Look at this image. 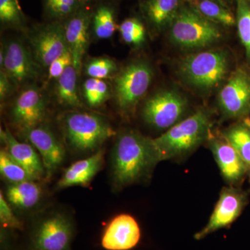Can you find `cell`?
I'll return each mask as SVG.
<instances>
[{
  "instance_id": "1",
  "label": "cell",
  "mask_w": 250,
  "mask_h": 250,
  "mask_svg": "<svg viewBox=\"0 0 250 250\" xmlns=\"http://www.w3.org/2000/svg\"><path fill=\"white\" fill-rule=\"evenodd\" d=\"M151 139L128 130L117 139L112 154L113 182L118 188L147 177L157 164Z\"/></svg>"
},
{
  "instance_id": "2",
  "label": "cell",
  "mask_w": 250,
  "mask_h": 250,
  "mask_svg": "<svg viewBox=\"0 0 250 250\" xmlns=\"http://www.w3.org/2000/svg\"><path fill=\"white\" fill-rule=\"evenodd\" d=\"M209 115L200 110L179 121L156 139H151L157 162L184 156L210 136Z\"/></svg>"
},
{
  "instance_id": "3",
  "label": "cell",
  "mask_w": 250,
  "mask_h": 250,
  "mask_svg": "<svg viewBox=\"0 0 250 250\" xmlns=\"http://www.w3.org/2000/svg\"><path fill=\"white\" fill-rule=\"evenodd\" d=\"M62 129L67 144L77 151L93 152L116 135L104 118L85 111L67 113L62 119Z\"/></svg>"
},
{
  "instance_id": "4",
  "label": "cell",
  "mask_w": 250,
  "mask_h": 250,
  "mask_svg": "<svg viewBox=\"0 0 250 250\" xmlns=\"http://www.w3.org/2000/svg\"><path fill=\"white\" fill-rule=\"evenodd\" d=\"M169 25L171 40L183 48L206 47L222 37L218 24L204 17L190 6L181 7Z\"/></svg>"
},
{
  "instance_id": "5",
  "label": "cell",
  "mask_w": 250,
  "mask_h": 250,
  "mask_svg": "<svg viewBox=\"0 0 250 250\" xmlns=\"http://www.w3.org/2000/svg\"><path fill=\"white\" fill-rule=\"evenodd\" d=\"M228 68V57L225 52L206 51L184 59L180 73L188 84L207 90L216 87L224 80Z\"/></svg>"
},
{
  "instance_id": "6",
  "label": "cell",
  "mask_w": 250,
  "mask_h": 250,
  "mask_svg": "<svg viewBox=\"0 0 250 250\" xmlns=\"http://www.w3.org/2000/svg\"><path fill=\"white\" fill-rule=\"evenodd\" d=\"M152 78L147 62L138 61L126 65L116 75L114 95L118 108L124 114H131L146 95Z\"/></svg>"
},
{
  "instance_id": "7",
  "label": "cell",
  "mask_w": 250,
  "mask_h": 250,
  "mask_svg": "<svg viewBox=\"0 0 250 250\" xmlns=\"http://www.w3.org/2000/svg\"><path fill=\"white\" fill-rule=\"evenodd\" d=\"M187 107V100L180 93L172 90H162L145 103L143 119L156 129H170L180 121Z\"/></svg>"
},
{
  "instance_id": "8",
  "label": "cell",
  "mask_w": 250,
  "mask_h": 250,
  "mask_svg": "<svg viewBox=\"0 0 250 250\" xmlns=\"http://www.w3.org/2000/svg\"><path fill=\"white\" fill-rule=\"evenodd\" d=\"M73 228L68 218L54 213L38 224L31 238L32 250H70Z\"/></svg>"
},
{
  "instance_id": "9",
  "label": "cell",
  "mask_w": 250,
  "mask_h": 250,
  "mask_svg": "<svg viewBox=\"0 0 250 250\" xmlns=\"http://www.w3.org/2000/svg\"><path fill=\"white\" fill-rule=\"evenodd\" d=\"M4 46V59L1 70H4L15 86L28 85L39 76V65L31 49L18 40L8 41Z\"/></svg>"
},
{
  "instance_id": "10",
  "label": "cell",
  "mask_w": 250,
  "mask_h": 250,
  "mask_svg": "<svg viewBox=\"0 0 250 250\" xmlns=\"http://www.w3.org/2000/svg\"><path fill=\"white\" fill-rule=\"evenodd\" d=\"M45 110L46 99L42 90L36 85H26L13 103L11 121L26 134L41 125L45 118Z\"/></svg>"
},
{
  "instance_id": "11",
  "label": "cell",
  "mask_w": 250,
  "mask_h": 250,
  "mask_svg": "<svg viewBox=\"0 0 250 250\" xmlns=\"http://www.w3.org/2000/svg\"><path fill=\"white\" fill-rule=\"evenodd\" d=\"M246 203L244 192L233 187L223 188L209 220L195 233V239L200 241L212 233L229 228L241 215Z\"/></svg>"
},
{
  "instance_id": "12",
  "label": "cell",
  "mask_w": 250,
  "mask_h": 250,
  "mask_svg": "<svg viewBox=\"0 0 250 250\" xmlns=\"http://www.w3.org/2000/svg\"><path fill=\"white\" fill-rule=\"evenodd\" d=\"M220 109L225 116L241 118L250 113V75L243 70L233 72L218 95Z\"/></svg>"
},
{
  "instance_id": "13",
  "label": "cell",
  "mask_w": 250,
  "mask_h": 250,
  "mask_svg": "<svg viewBox=\"0 0 250 250\" xmlns=\"http://www.w3.org/2000/svg\"><path fill=\"white\" fill-rule=\"evenodd\" d=\"M31 51L41 67L48 68L67 47L65 27L60 24H51L36 31L30 37Z\"/></svg>"
},
{
  "instance_id": "14",
  "label": "cell",
  "mask_w": 250,
  "mask_h": 250,
  "mask_svg": "<svg viewBox=\"0 0 250 250\" xmlns=\"http://www.w3.org/2000/svg\"><path fill=\"white\" fill-rule=\"evenodd\" d=\"M142 231L137 220L122 213L112 219L104 231L102 246L106 250H132L139 246Z\"/></svg>"
},
{
  "instance_id": "15",
  "label": "cell",
  "mask_w": 250,
  "mask_h": 250,
  "mask_svg": "<svg viewBox=\"0 0 250 250\" xmlns=\"http://www.w3.org/2000/svg\"><path fill=\"white\" fill-rule=\"evenodd\" d=\"M208 142L225 180L231 184L240 183L246 176L249 166L223 136H210Z\"/></svg>"
},
{
  "instance_id": "16",
  "label": "cell",
  "mask_w": 250,
  "mask_h": 250,
  "mask_svg": "<svg viewBox=\"0 0 250 250\" xmlns=\"http://www.w3.org/2000/svg\"><path fill=\"white\" fill-rule=\"evenodd\" d=\"M25 134L31 146L40 154L45 173L50 176L63 163L65 148L47 126L39 125Z\"/></svg>"
},
{
  "instance_id": "17",
  "label": "cell",
  "mask_w": 250,
  "mask_h": 250,
  "mask_svg": "<svg viewBox=\"0 0 250 250\" xmlns=\"http://www.w3.org/2000/svg\"><path fill=\"white\" fill-rule=\"evenodd\" d=\"M0 136L9 155L29 172L34 181L41 179L45 170L35 148L27 143L19 142L7 128L0 130Z\"/></svg>"
},
{
  "instance_id": "18",
  "label": "cell",
  "mask_w": 250,
  "mask_h": 250,
  "mask_svg": "<svg viewBox=\"0 0 250 250\" xmlns=\"http://www.w3.org/2000/svg\"><path fill=\"white\" fill-rule=\"evenodd\" d=\"M64 27L67 47L72 56L74 67L80 74L83 57L89 45V15L85 12L78 13L70 18Z\"/></svg>"
},
{
  "instance_id": "19",
  "label": "cell",
  "mask_w": 250,
  "mask_h": 250,
  "mask_svg": "<svg viewBox=\"0 0 250 250\" xmlns=\"http://www.w3.org/2000/svg\"><path fill=\"white\" fill-rule=\"evenodd\" d=\"M104 156V152L100 149L89 157L72 164L64 171L57 183V188H66L77 186L87 187L102 168Z\"/></svg>"
},
{
  "instance_id": "20",
  "label": "cell",
  "mask_w": 250,
  "mask_h": 250,
  "mask_svg": "<svg viewBox=\"0 0 250 250\" xmlns=\"http://www.w3.org/2000/svg\"><path fill=\"white\" fill-rule=\"evenodd\" d=\"M6 200L19 209H30L40 202L42 191L34 181L11 184L6 190Z\"/></svg>"
},
{
  "instance_id": "21",
  "label": "cell",
  "mask_w": 250,
  "mask_h": 250,
  "mask_svg": "<svg viewBox=\"0 0 250 250\" xmlns=\"http://www.w3.org/2000/svg\"><path fill=\"white\" fill-rule=\"evenodd\" d=\"M79 75L75 67L72 65L56 80L55 95L61 104L74 108L83 107L77 86Z\"/></svg>"
},
{
  "instance_id": "22",
  "label": "cell",
  "mask_w": 250,
  "mask_h": 250,
  "mask_svg": "<svg viewBox=\"0 0 250 250\" xmlns=\"http://www.w3.org/2000/svg\"><path fill=\"white\" fill-rule=\"evenodd\" d=\"M180 8V0H147L145 13L153 27L160 29L170 24Z\"/></svg>"
},
{
  "instance_id": "23",
  "label": "cell",
  "mask_w": 250,
  "mask_h": 250,
  "mask_svg": "<svg viewBox=\"0 0 250 250\" xmlns=\"http://www.w3.org/2000/svg\"><path fill=\"white\" fill-rule=\"evenodd\" d=\"M189 4L199 14L216 24L231 27L236 23L234 16L228 9L214 0H189Z\"/></svg>"
},
{
  "instance_id": "24",
  "label": "cell",
  "mask_w": 250,
  "mask_h": 250,
  "mask_svg": "<svg viewBox=\"0 0 250 250\" xmlns=\"http://www.w3.org/2000/svg\"><path fill=\"white\" fill-rule=\"evenodd\" d=\"M223 136L250 167V125H233L224 131Z\"/></svg>"
},
{
  "instance_id": "25",
  "label": "cell",
  "mask_w": 250,
  "mask_h": 250,
  "mask_svg": "<svg viewBox=\"0 0 250 250\" xmlns=\"http://www.w3.org/2000/svg\"><path fill=\"white\" fill-rule=\"evenodd\" d=\"M83 96L91 107L101 106L111 96V89L104 80L88 78L83 82Z\"/></svg>"
},
{
  "instance_id": "26",
  "label": "cell",
  "mask_w": 250,
  "mask_h": 250,
  "mask_svg": "<svg viewBox=\"0 0 250 250\" xmlns=\"http://www.w3.org/2000/svg\"><path fill=\"white\" fill-rule=\"evenodd\" d=\"M0 172L1 176L11 184L34 181L29 172L15 161L5 149L0 151Z\"/></svg>"
},
{
  "instance_id": "27",
  "label": "cell",
  "mask_w": 250,
  "mask_h": 250,
  "mask_svg": "<svg viewBox=\"0 0 250 250\" xmlns=\"http://www.w3.org/2000/svg\"><path fill=\"white\" fill-rule=\"evenodd\" d=\"M113 10L108 6L99 8L93 18V31L99 39H109L116 30Z\"/></svg>"
},
{
  "instance_id": "28",
  "label": "cell",
  "mask_w": 250,
  "mask_h": 250,
  "mask_svg": "<svg viewBox=\"0 0 250 250\" xmlns=\"http://www.w3.org/2000/svg\"><path fill=\"white\" fill-rule=\"evenodd\" d=\"M238 36L250 60V0H236Z\"/></svg>"
},
{
  "instance_id": "29",
  "label": "cell",
  "mask_w": 250,
  "mask_h": 250,
  "mask_svg": "<svg viewBox=\"0 0 250 250\" xmlns=\"http://www.w3.org/2000/svg\"><path fill=\"white\" fill-rule=\"evenodd\" d=\"M118 70L116 62L108 57L91 59L85 66V73L89 78L105 80L113 76Z\"/></svg>"
},
{
  "instance_id": "30",
  "label": "cell",
  "mask_w": 250,
  "mask_h": 250,
  "mask_svg": "<svg viewBox=\"0 0 250 250\" xmlns=\"http://www.w3.org/2000/svg\"><path fill=\"white\" fill-rule=\"evenodd\" d=\"M120 33L123 40L126 44L139 46L146 40V29L139 20L129 18L121 23Z\"/></svg>"
},
{
  "instance_id": "31",
  "label": "cell",
  "mask_w": 250,
  "mask_h": 250,
  "mask_svg": "<svg viewBox=\"0 0 250 250\" xmlns=\"http://www.w3.org/2000/svg\"><path fill=\"white\" fill-rule=\"evenodd\" d=\"M80 0H45L47 12L54 18H64L72 14Z\"/></svg>"
},
{
  "instance_id": "32",
  "label": "cell",
  "mask_w": 250,
  "mask_h": 250,
  "mask_svg": "<svg viewBox=\"0 0 250 250\" xmlns=\"http://www.w3.org/2000/svg\"><path fill=\"white\" fill-rule=\"evenodd\" d=\"M0 19L4 24H21V14L17 0H0Z\"/></svg>"
},
{
  "instance_id": "33",
  "label": "cell",
  "mask_w": 250,
  "mask_h": 250,
  "mask_svg": "<svg viewBox=\"0 0 250 250\" xmlns=\"http://www.w3.org/2000/svg\"><path fill=\"white\" fill-rule=\"evenodd\" d=\"M0 222L4 228L12 229H22V223L14 215L9 202L3 195L0 194Z\"/></svg>"
},
{
  "instance_id": "34",
  "label": "cell",
  "mask_w": 250,
  "mask_h": 250,
  "mask_svg": "<svg viewBox=\"0 0 250 250\" xmlns=\"http://www.w3.org/2000/svg\"><path fill=\"white\" fill-rule=\"evenodd\" d=\"M73 65V59L70 50L67 49L62 56L54 60L48 68V79L49 80H57L62 76L67 67Z\"/></svg>"
},
{
  "instance_id": "35",
  "label": "cell",
  "mask_w": 250,
  "mask_h": 250,
  "mask_svg": "<svg viewBox=\"0 0 250 250\" xmlns=\"http://www.w3.org/2000/svg\"><path fill=\"white\" fill-rule=\"evenodd\" d=\"M15 85L12 81L10 80L8 75L4 70H1L0 72V99L1 101H3L5 99L8 98L13 90H14Z\"/></svg>"
},
{
  "instance_id": "36",
  "label": "cell",
  "mask_w": 250,
  "mask_h": 250,
  "mask_svg": "<svg viewBox=\"0 0 250 250\" xmlns=\"http://www.w3.org/2000/svg\"><path fill=\"white\" fill-rule=\"evenodd\" d=\"M214 1H217V2L220 3V4L223 5V6L227 7V2L225 1V0H214Z\"/></svg>"
},
{
  "instance_id": "37",
  "label": "cell",
  "mask_w": 250,
  "mask_h": 250,
  "mask_svg": "<svg viewBox=\"0 0 250 250\" xmlns=\"http://www.w3.org/2000/svg\"><path fill=\"white\" fill-rule=\"evenodd\" d=\"M84 1H91V0H84Z\"/></svg>"
}]
</instances>
